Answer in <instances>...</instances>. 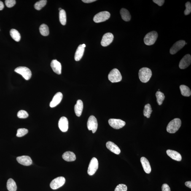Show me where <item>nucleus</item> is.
<instances>
[{"label":"nucleus","mask_w":191,"mask_h":191,"mask_svg":"<svg viewBox=\"0 0 191 191\" xmlns=\"http://www.w3.org/2000/svg\"><path fill=\"white\" fill-rule=\"evenodd\" d=\"M152 71L149 68L143 67L139 70L138 76L140 81L143 83L148 82L152 77Z\"/></svg>","instance_id":"obj_1"},{"label":"nucleus","mask_w":191,"mask_h":191,"mask_svg":"<svg viewBox=\"0 0 191 191\" xmlns=\"http://www.w3.org/2000/svg\"><path fill=\"white\" fill-rule=\"evenodd\" d=\"M181 121L179 118H175L170 122L167 126V132L170 133H174L177 131L181 126Z\"/></svg>","instance_id":"obj_2"},{"label":"nucleus","mask_w":191,"mask_h":191,"mask_svg":"<svg viewBox=\"0 0 191 191\" xmlns=\"http://www.w3.org/2000/svg\"><path fill=\"white\" fill-rule=\"evenodd\" d=\"M158 35L157 32L153 31L147 33L144 38L145 44L147 45H151L155 43Z\"/></svg>","instance_id":"obj_3"},{"label":"nucleus","mask_w":191,"mask_h":191,"mask_svg":"<svg viewBox=\"0 0 191 191\" xmlns=\"http://www.w3.org/2000/svg\"><path fill=\"white\" fill-rule=\"evenodd\" d=\"M108 79L111 82H117L122 80V77L120 71L116 68L111 70L108 76Z\"/></svg>","instance_id":"obj_4"},{"label":"nucleus","mask_w":191,"mask_h":191,"mask_svg":"<svg viewBox=\"0 0 191 191\" xmlns=\"http://www.w3.org/2000/svg\"><path fill=\"white\" fill-rule=\"evenodd\" d=\"M15 71L21 75L26 80H29L31 77L32 73L31 70L25 67H19L16 68Z\"/></svg>","instance_id":"obj_5"},{"label":"nucleus","mask_w":191,"mask_h":191,"mask_svg":"<svg viewBox=\"0 0 191 191\" xmlns=\"http://www.w3.org/2000/svg\"><path fill=\"white\" fill-rule=\"evenodd\" d=\"M111 16V14L107 11L98 13L93 17V20L95 23H100L107 20Z\"/></svg>","instance_id":"obj_6"},{"label":"nucleus","mask_w":191,"mask_h":191,"mask_svg":"<svg viewBox=\"0 0 191 191\" xmlns=\"http://www.w3.org/2000/svg\"><path fill=\"white\" fill-rule=\"evenodd\" d=\"M66 179L63 177H59L54 179L50 184V187L53 190H56L62 187L65 184Z\"/></svg>","instance_id":"obj_7"},{"label":"nucleus","mask_w":191,"mask_h":191,"mask_svg":"<svg viewBox=\"0 0 191 191\" xmlns=\"http://www.w3.org/2000/svg\"><path fill=\"white\" fill-rule=\"evenodd\" d=\"M98 168V162L95 157H93L89 166L87 173L90 176H92L95 173Z\"/></svg>","instance_id":"obj_8"},{"label":"nucleus","mask_w":191,"mask_h":191,"mask_svg":"<svg viewBox=\"0 0 191 191\" xmlns=\"http://www.w3.org/2000/svg\"><path fill=\"white\" fill-rule=\"evenodd\" d=\"M87 127L89 130H91L93 133L96 131L98 128V122L95 116H90L87 122Z\"/></svg>","instance_id":"obj_9"},{"label":"nucleus","mask_w":191,"mask_h":191,"mask_svg":"<svg viewBox=\"0 0 191 191\" xmlns=\"http://www.w3.org/2000/svg\"><path fill=\"white\" fill-rule=\"evenodd\" d=\"M108 122L111 126L115 129L122 128L126 124L125 122L119 119H111L108 121Z\"/></svg>","instance_id":"obj_10"},{"label":"nucleus","mask_w":191,"mask_h":191,"mask_svg":"<svg viewBox=\"0 0 191 191\" xmlns=\"http://www.w3.org/2000/svg\"><path fill=\"white\" fill-rule=\"evenodd\" d=\"M186 43V41L183 40L178 41L175 43L170 49V53L172 55L176 54L184 47Z\"/></svg>","instance_id":"obj_11"},{"label":"nucleus","mask_w":191,"mask_h":191,"mask_svg":"<svg viewBox=\"0 0 191 191\" xmlns=\"http://www.w3.org/2000/svg\"><path fill=\"white\" fill-rule=\"evenodd\" d=\"M114 36L112 33H107L103 35L101 41V44L103 47H106L109 45L113 42Z\"/></svg>","instance_id":"obj_12"},{"label":"nucleus","mask_w":191,"mask_h":191,"mask_svg":"<svg viewBox=\"0 0 191 191\" xmlns=\"http://www.w3.org/2000/svg\"><path fill=\"white\" fill-rule=\"evenodd\" d=\"M191 63V56L189 54L185 55L181 59L179 63V67L181 69H184L190 66Z\"/></svg>","instance_id":"obj_13"},{"label":"nucleus","mask_w":191,"mask_h":191,"mask_svg":"<svg viewBox=\"0 0 191 191\" xmlns=\"http://www.w3.org/2000/svg\"><path fill=\"white\" fill-rule=\"evenodd\" d=\"M16 160L19 163L22 165L28 166L32 163V161L28 156H22L17 157Z\"/></svg>","instance_id":"obj_14"},{"label":"nucleus","mask_w":191,"mask_h":191,"mask_svg":"<svg viewBox=\"0 0 191 191\" xmlns=\"http://www.w3.org/2000/svg\"><path fill=\"white\" fill-rule=\"evenodd\" d=\"M63 98V95L61 92H57L54 95L52 101L51 102L50 106L51 108L55 107L61 102Z\"/></svg>","instance_id":"obj_15"},{"label":"nucleus","mask_w":191,"mask_h":191,"mask_svg":"<svg viewBox=\"0 0 191 191\" xmlns=\"http://www.w3.org/2000/svg\"><path fill=\"white\" fill-rule=\"evenodd\" d=\"M58 127L62 132H66L67 131L68 121L66 117H63L60 118L58 122Z\"/></svg>","instance_id":"obj_16"},{"label":"nucleus","mask_w":191,"mask_h":191,"mask_svg":"<svg viewBox=\"0 0 191 191\" xmlns=\"http://www.w3.org/2000/svg\"><path fill=\"white\" fill-rule=\"evenodd\" d=\"M51 67L54 72L57 74H61L62 66L59 62L56 60H52L51 63Z\"/></svg>","instance_id":"obj_17"},{"label":"nucleus","mask_w":191,"mask_h":191,"mask_svg":"<svg viewBox=\"0 0 191 191\" xmlns=\"http://www.w3.org/2000/svg\"><path fill=\"white\" fill-rule=\"evenodd\" d=\"M106 147L111 152L114 154L119 155L121 152V150L118 146L113 142L111 141H108L106 143Z\"/></svg>","instance_id":"obj_18"},{"label":"nucleus","mask_w":191,"mask_h":191,"mask_svg":"<svg viewBox=\"0 0 191 191\" xmlns=\"http://www.w3.org/2000/svg\"><path fill=\"white\" fill-rule=\"evenodd\" d=\"M167 154L173 160L180 161L182 159L181 154L176 151L168 149L166 151Z\"/></svg>","instance_id":"obj_19"},{"label":"nucleus","mask_w":191,"mask_h":191,"mask_svg":"<svg viewBox=\"0 0 191 191\" xmlns=\"http://www.w3.org/2000/svg\"><path fill=\"white\" fill-rule=\"evenodd\" d=\"M141 162L145 172L148 174L150 173L151 172V168L147 159L144 157H142L141 158Z\"/></svg>","instance_id":"obj_20"},{"label":"nucleus","mask_w":191,"mask_h":191,"mask_svg":"<svg viewBox=\"0 0 191 191\" xmlns=\"http://www.w3.org/2000/svg\"><path fill=\"white\" fill-rule=\"evenodd\" d=\"M83 109V103L81 100H78L74 106L75 113L78 117H80L82 115Z\"/></svg>","instance_id":"obj_21"},{"label":"nucleus","mask_w":191,"mask_h":191,"mask_svg":"<svg viewBox=\"0 0 191 191\" xmlns=\"http://www.w3.org/2000/svg\"><path fill=\"white\" fill-rule=\"evenodd\" d=\"M63 159L67 161H73L76 159V155L74 153L68 151L64 153L62 156Z\"/></svg>","instance_id":"obj_22"},{"label":"nucleus","mask_w":191,"mask_h":191,"mask_svg":"<svg viewBox=\"0 0 191 191\" xmlns=\"http://www.w3.org/2000/svg\"><path fill=\"white\" fill-rule=\"evenodd\" d=\"M85 48L82 47V45H80L78 47L76 50L74 58L76 61H79L81 59L84 55Z\"/></svg>","instance_id":"obj_23"},{"label":"nucleus","mask_w":191,"mask_h":191,"mask_svg":"<svg viewBox=\"0 0 191 191\" xmlns=\"http://www.w3.org/2000/svg\"><path fill=\"white\" fill-rule=\"evenodd\" d=\"M120 14L122 19L125 21H129L131 20V15L129 11L126 9L125 8L121 9Z\"/></svg>","instance_id":"obj_24"},{"label":"nucleus","mask_w":191,"mask_h":191,"mask_svg":"<svg viewBox=\"0 0 191 191\" xmlns=\"http://www.w3.org/2000/svg\"><path fill=\"white\" fill-rule=\"evenodd\" d=\"M7 188L9 191H16L17 186L16 183L12 178H10L7 181Z\"/></svg>","instance_id":"obj_25"},{"label":"nucleus","mask_w":191,"mask_h":191,"mask_svg":"<svg viewBox=\"0 0 191 191\" xmlns=\"http://www.w3.org/2000/svg\"><path fill=\"white\" fill-rule=\"evenodd\" d=\"M180 90L181 94L183 96L186 97L190 96L191 95V92L190 88L185 85H181L180 86Z\"/></svg>","instance_id":"obj_26"},{"label":"nucleus","mask_w":191,"mask_h":191,"mask_svg":"<svg viewBox=\"0 0 191 191\" xmlns=\"http://www.w3.org/2000/svg\"><path fill=\"white\" fill-rule=\"evenodd\" d=\"M10 34L13 39L16 41H20L21 39V35L17 30L12 29L10 31Z\"/></svg>","instance_id":"obj_27"},{"label":"nucleus","mask_w":191,"mask_h":191,"mask_svg":"<svg viewBox=\"0 0 191 191\" xmlns=\"http://www.w3.org/2000/svg\"><path fill=\"white\" fill-rule=\"evenodd\" d=\"M39 31L41 34L43 36H48L49 34L48 27L45 24H43L40 27Z\"/></svg>","instance_id":"obj_28"},{"label":"nucleus","mask_w":191,"mask_h":191,"mask_svg":"<svg viewBox=\"0 0 191 191\" xmlns=\"http://www.w3.org/2000/svg\"><path fill=\"white\" fill-rule=\"evenodd\" d=\"M152 111L151 105L149 104H146L144 106V111H143V114H144V117L149 118L150 117V115L152 113Z\"/></svg>","instance_id":"obj_29"},{"label":"nucleus","mask_w":191,"mask_h":191,"mask_svg":"<svg viewBox=\"0 0 191 191\" xmlns=\"http://www.w3.org/2000/svg\"><path fill=\"white\" fill-rule=\"evenodd\" d=\"M59 19L62 25H66L67 21L66 14L64 10L62 9L60 11Z\"/></svg>","instance_id":"obj_30"},{"label":"nucleus","mask_w":191,"mask_h":191,"mask_svg":"<svg viewBox=\"0 0 191 191\" xmlns=\"http://www.w3.org/2000/svg\"><path fill=\"white\" fill-rule=\"evenodd\" d=\"M157 102L158 105H161L165 100V96L164 93L160 91H157L155 94Z\"/></svg>","instance_id":"obj_31"},{"label":"nucleus","mask_w":191,"mask_h":191,"mask_svg":"<svg viewBox=\"0 0 191 191\" xmlns=\"http://www.w3.org/2000/svg\"><path fill=\"white\" fill-rule=\"evenodd\" d=\"M46 0H41L35 3L34 7L35 9L38 10H40L46 5L47 3Z\"/></svg>","instance_id":"obj_32"},{"label":"nucleus","mask_w":191,"mask_h":191,"mask_svg":"<svg viewBox=\"0 0 191 191\" xmlns=\"http://www.w3.org/2000/svg\"><path fill=\"white\" fill-rule=\"evenodd\" d=\"M28 133V130L24 128H19L17 131L16 136L22 137L24 136Z\"/></svg>","instance_id":"obj_33"},{"label":"nucleus","mask_w":191,"mask_h":191,"mask_svg":"<svg viewBox=\"0 0 191 191\" xmlns=\"http://www.w3.org/2000/svg\"><path fill=\"white\" fill-rule=\"evenodd\" d=\"M17 117L20 118H26L28 117V113L24 110H21L19 111L17 114Z\"/></svg>","instance_id":"obj_34"},{"label":"nucleus","mask_w":191,"mask_h":191,"mask_svg":"<svg viewBox=\"0 0 191 191\" xmlns=\"http://www.w3.org/2000/svg\"><path fill=\"white\" fill-rule=\"evenodd\" d=\"M127 186L124 184H119L117 186L114 191H127Z\"/></svg>","instance_id":"obj_35"},{"label":"nucleus","mask_w":191,"mask_h":191,"mask_svg":"<svg viewBox=\"0 0 191 191\" xmlns=\"http://www.w3.org/2000/svg\"><path fill=\"white\" fill-rule=\"evenodd\" d=\"M186 9L184 12L185 15H189L191 12V4L189 1H188L185 4Z\"/></svg>","instance_id":"obj_36"},{"label":"nucleus","mask_w":191,"mask_h":191,"mask_svg":"<svg viewBox=\"0 0 191 191\" xmlns=\"http://www.w3.org/2000/svg\"><path fill=\"white\" fill-rule=\"evenodd\" d=\"M16 1L15 0H6L5 4L8 8H12L15 5Z\"/></svg>","instance_id":"obj_37"},{"label":"nucleus","mask_w":191,"mask_h":191,"mask_svg":"<svg viewBox=\"0 0 191 191\" xmlns=\"http://www.w3.org/2000/svg\"><path fill=\"white\" fill-rule=\"evenodd\" d=\"M162 191H171L170 188L168 184H164L162 186Z\"/></svg>","instance_id":"obj_38"},{"label":"nucleus","mask_w":191,"mask_h":191,"mask_svg":"<svg viewBox=\"0 0 191 191\" xmlns=\"http://www.w3.org/2000/svg\"><path fill=\"white\" fill-rule=\"evenodd\" d=\"M153 1L159 6H161L163 5L165 2V1L164 0H153Z\"/></svg>","instance_id":"obj_39"},{"label":"nucleus","mask_w":191,"mask_h":191,"mask_svg":"<svg viewBox=\"0 0 191 191\" xmlns=\"http://www.w3.org/2000/svg\"><path fill=\"white\" fill-rule=\"evenodd\" d=\"M95 0H82L83 2L86 3H90L96 1Z\"/></svg>","instance_id":"obj_40"},{"label":"nucleus","mask_w":191,"mask_h":191,"mask_svg":"<svg viewBox=\"0 0 191 191\" xmlns=\"http://www.w3.org/2000/svg\"><path fill=\"white\" fill-rule=\"evenodd\" d=\"M185 185L187 186V187H188L189 188H191V181H186L185 183Z\"/></svg>","instance_id":"obj_41"},{"label":"nucleus","mask_w":191,"mask_h":191,"mask_svg":"<svg viewBox=\"0 0 191 191\" xmlns=\"http://www.w3.org/2000/svg\"><path fill=\"white\" fill-rule=\"evenodd\" d=\"M4 7V4L2 1H0V10H2Z\"/></svg>","instance_id":"obj_42"},{"label":"nucleus","mask_w":191,"mask_h":191,"mask_svg":"<svg viewBox=\"0 0 191 191\" xmlns=\"http://www.w3.org/2000/svg\"><path fill=\"white\" fill-rule=\"evenodd\" d=\"M82 47L85 48L86 47V45L85 44H83L82 45Z\"/></svg>","instance_id":"obj_43"},{"label":"nucleus","mask_w":191,"mask_h":191,"mask_svg":"<svg viewBox=\"0 0 191 191\" xmlns=\"http://www.w3.org/2000/svg\"><path fill=\"white\" fill-rule=\"evenodd\" d=\"M62 10V9L61 8H59V10L60 11Z\"/></svg>","instance_id":"obj_44"}]
</instances>
